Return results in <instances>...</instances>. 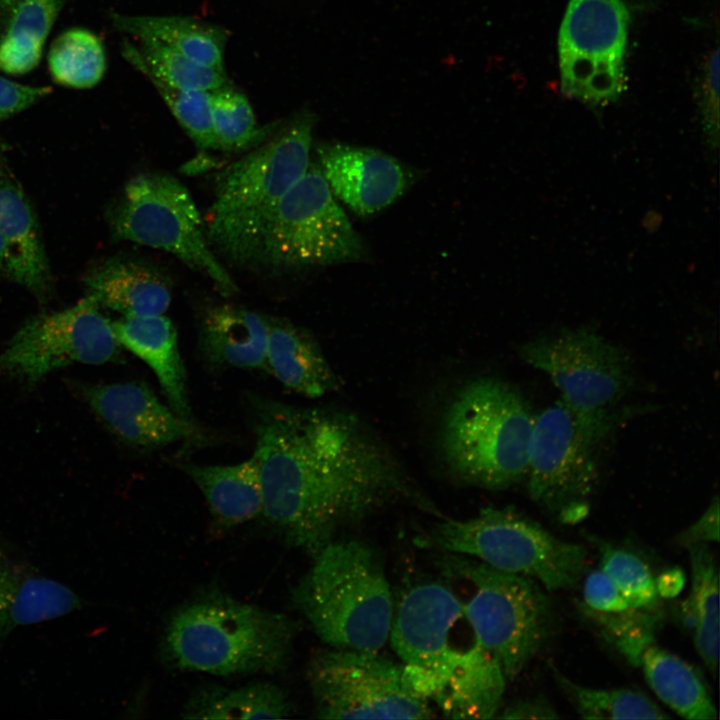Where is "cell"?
<instances>
[{
    "label": "cell",
    "instance_id": "obj_26",
    "mask_svg": "<svg viewBox=\"0 0 720 720\" xmlns=\"http://www.w3.org/2000/svg\"><path fill=\"white\" fill-rule=\"evenodd\" d=\"M65 0H0V70L23 75L39 63Z\"/></svg>",
    "mask_w": 720,
    "mask_h": 720
},
{
    "label": "cell",
    "instance_id": "obj_40",
    "mask_svg": "<svg viewBox=\"0 0 720 720\" xmlns=\"http://www.w3.org/2000/svg\"><path fill=\"white\" fill-rule=\"evenodd\" d=\"M52 92L49 86H30L0 76V121L19 113Z\"/></svg>",
    "mask_w": 720,
    "mask_h": 720
},
{
    "label": "cell",
    "instance_id": "obj_14",
    "mask_svg": "<svg viewBox=\"0 0 720 720\" xmlns=\"http://www.w3.org/2000/svg\"><path fill=\"white\" fill-rule=\"evenodd\" d=\"M596 444L561 400L535 416L525 476L532 499L552 512L578 513L597 481Z\"/></svg>",
    "mask_w": 720,
    "mask_h": 720
},
{
    "label": "cell",
    "instance_id": "obj_33",
    "mask_svg": "<svg viewBox=\"0 0 720 720\" xmlns=\"http://www.w3.org/2000/svg\"><path fill=\"white\" fill-rule=\"evenodd\" d=\"M555 678L577 712L585 719H668L669 715L649 697L631 689L583 687L557 670Z\"/></svg>",
    "mask_w": 720,
    "mask_h": 720
},
{
    "label": "cell",
    "instance_id": "obj_5",
    "mask_svg": "<svg viewBox=\"0 0 720 720\" xmlns=\"http://www.w3.org/2000/svg\"><path fill=\"white\" fill-rule=\"evenodd\" d=\"M535 416L509 384L479 378L457 394L442 430L444 456L464 481L504 489L525 478Z\"/></svg>",
    "mask_w": 720,
    "mask_h": 720
},
{
    "label": "cell",
    "instance_id": "obj_39",
    "mask_svg": "<svg viewBox=\"0 0 720 720\" xmlns=\"http://www.w3.org/2000/svg\"><path fill=\"white\" fill-rule=\"evenodd\" d=\"M603 613H615L630 608L612 580L602 571L591 572L584 584V604Z\"/></svg>",
    "mask_w": 720,
    "mask_h": 720
},
{
    "label": "cell",
    "instance_id": "obj_35",
    "mask_svg": "<svg viewBox=\"0 0 720 720\" xmlns=\"http://www.w3.org/2000/svg\"><path fill=\"white\" fill-rule=\"evenodd\" d=\"M601 570L612 580L632 608L652 609L658 600L656 580L650 568L635 554L599 545Z\"/></svg>",
    "mask_w": 720,
    "mask_h": 720
},
{
    "label": "cell",
    "instance_id": "obj_29",
    "mask_svg": "<svg viewBox=\"0 0 720 720\" xmlns=\"http://www.w3.org/2000/svg\"><path fill=\"white\" fill-rule=\"evenodd\" d=\"M640 664L653 692L678 715L690 720L717 719L706 686L681 658L651 644L643 651Z\"/></svg>",
    "mask_w": 720,
    "mask_h": 720
},
{
    "label": "cell",
    "instance_id": "obj_9",
    "mask_svg": "<svg viewBox=\"0 0 720 720\" xmlns=\"http://www.w3.org/2000/svg\"><path fill=\"white\" fill-rule=\"evenodd\" d=\"M111 225L116 238L171 253L209 277L224 295L237 291L211 249L192 196L171 175L144 173L132 178L112 212Z\"/></svg>",
    "mask_w": 720,
    "mask_h": 720
},
{
    "label": "cell",
    "instance_id": "obj_8",
    "mask_svg": "<svg viewBox=\"0 0 720 720\" xmlns=\"http://www.w3.org/2000/svg\"><path fill=\"white\" fill-rule=\"evenodd\" d=\"M520 355L551 379L561 401L598 444L631 384L624 352L592 330L574 329L529 341Z\"/></svg>",
    "mask_w": 720,
    "mask_h": 720
},
{
    "label": "cell",
    "instance_id": "obj_7",
    "mask_svg": "<svg viewBox=\"0 0 720 720\" xmlns=\"http://www.w3.org/2000/svg\"><path fill=\"white\" fill-rule=\"evenodd\" d=\"M444 568L465 578L475 594L463 604L475 643L494 656L507 680L517 677L549 639L552 606L534 579L451 553Z\"/></svg>",
    "mask_w": 720,
    "mask_h": 720
},
{
    "label": "cell",
    "instance_id": "obj_27",
    "mask_svg": "<svg viewBox=\"0 0 720 720\" xmlns=\"http://www.w3.org/2000/svg\"><path fill=\"white\" fill-rule=\"evenodd\" d=\"M112 25L137 40L153 39L209 67L225 70L228 32L220 26L184 16L111 13Z\"/></svg>",
    "mask_w": 720,
    "mask_h": 720
},
{
    "label": "cell",
    "instance_id": "obj_1",
    "mask_svg": "<svg viewBox=\"0 0 720 720\" xmlns=\"http://www.w3.org/2000/svg\"><path fill=\"white\" fill-rule=\"evenodd\" d=\"M261 514L286 544L314 557L343 528L387 505L434 512L392 452L352 414L253 401Z\"/></svg>",
    "mask_w": 720,
    "mask_h": 720
},
{
    "label": "cell",
    "instance_id": "obj_17",
    "mask_svg": "<svg viewBox=\"0 0 720 720\" xmlns=\"http://www.w3.org/2000/svg\"><path fill=\"white\" fill-rule=\"evenodd\" d=\"M83 393L110 431L131 446L158 448L196 433L194 422L177 415L143 383L91 385Z\"/></svg>",
    "mask_w": 720,
    "mask_h": 720
},
{
    "label": "cell",
    "instance_id": "obj_23",
    "mask_svg": "<svg viewBox=\"0 0 720 720\" xmlns=\"http://www.w3.org/2000/svg\"><path fill=\"white\" fill-rule=\"evenodd\" d=\"M266 316L221 304L209 308L201 321L199 346L217 367L266 369Z\"/></svg>",
    "mask_w": 720,
    "mask_h": 720
},
{
    "label": "cell",
    "instance_id": "obj_31",
    "mask_svg": "<svg viewBox=\"0 0 720 720\" xmlns=\"http://www.w3.org/2000/svg\"><path fill=\"white\" fill-rule=\"evenodd\" d=\"M125 42L122 52L144 76L182 90L210 93L230 81L225 70L209 67L153 39Z\"/></svg>",
    "mask_w": 720,
    "mask_h": 720
},
{
    "label": "cell",
    "instance_id": "obj_12",
    "mask_svg": "<svg viewBox=\"0 0 720 720\" xmlns=\"http://www.w3.org/2000/svg\"><path fill=\"white\" fill-rule=\"evenodd\" d=\"M629 11L624 0H569L558 39L561 91L592 107L626 87Z\"/></svg>",
    "mask_w": 720,
    "mask_h": 720
},
{
    "label": "cell",
    "instance_id": "obj_16",
    "mask_svg": "<svg viewBox=\"0 0 720 720\" xmlns=\"http://www.w3.org/2000/svg\"><path fill=\"white\" fill-rule=\"evenodd\" d=\"M319 168L331 192L361 216L386 208L411 182L408 169L379 150L341 143L316 148Z\"/></svg>",
    "mask_w": 720,
    "mask_h": 720
},
{
    "label": "cell",
    "instance_id": "obj_22",
    "mask_svg": "<svg viewBox=\"0 0 720 720\" xmlns=\"http://www.w3.org/2000/svg\"><path fill=\"white\" fill-rule=\"evenodd\" d=\"M84 282L99 305L123 317L161 315L172 293L168 278L151 265L133 260L109 259L88 273Z\"/></svg>",
    "mask_w": 720,
    "mask_h": 720
},
{
    "label": "cell",
    "instance_id": "obj_3",
    "mask_svg": "<svg viewBox=\"0 0 720 720\" xmlns=\"http://www.w3.org/2000/svg\"><path fill=\"white\" fill-rule=\"evenodd\" d=\"M315 123L309 110L295 114L218 176L205 230L209 244L230 261H256L281 199L311 163Z\"/></svg>",
    "mask_w": 720,
    "mask_h": 720
},
{
    "label": "cell",
    "instance_id": "obj_41",
    "mask_svg": "<svg viewBox=\"0 0 720 720\" xmlns=\"http://www.w3.org/2000/svg\"><path fill=\"white\" fill-rule=\"evenodd\" d=\"M719 541V502L714 497L704 513L678 537V543L689 547L699 543Z\"/></svg>",
    "mask_w": 720,
    "mask_h": 720
},
{
    "label": "cell",
    "instance_id": "obj_15",
    "mask_svg": "<svg viewBox=\"0 0 720 720\" xmlns=\"http://www.w3.org/2000/svg\"><path fill=\"white\" fill-rule=\"evenodd\" d=\"M403 673L418 695L453 719L495 717L507 680L497 659L477 643L465 650L452 647L429 667L403 666Z\"/></svg>",
    "mask_w": 720,
    "mask_h": 720
},
{
    "label": "cell",
    "instance_id": "obj_34",
    "mask_svg": "<svg viewBox=\"0 0 720 720\" xmlns=\"http://www.w3.org/2000/svg\"><path fill=\"white\" fill-rule=\"evenodd\" d=\"M211 121L218 149L241 150L265 140L276 125L259 127L248 98L231 82L209 93Z\"/></svg>",
    "mask_w": 720,
    "mask_h": 720
},
{
    "label": "cell",
    "instance_id": "obj_24",
    "mask_svg": "<svg viewBox=\"0 0 720 720\" xmlns=\"http://www.w3.org/2000/svg\"><path fill=\"white\" fill-rule=\"evenodd\" d=\"M0 233L6 252L3 269L44 297L50 276L36 218L22 189L6 179L0 180Z\"/></svg>",
    "mask_w": 720,
    "mask_h": 720
},
{
    "label": "cell",
    "instance_id": "obj_4",
    "mask_svg": "<svg viewBox=\"0 0 720 720\" xmlns=\"http://www.w3.org/2000/svg\"><path fill=\"white\" fill-rule=\"evenodd\" d=\"M292 590L295 607L333 648L379 651L389 639L393 605L383 564L369 545L334 540Z\"/></svg>",
    "mask_w": 720,
    "mask_h": 720
},
{
    "label": "cell",
    "instance_id": "obj_19",
    "mask_svg": "<svg viewBox=\"0 0 720 720\" xmlns=\"http://www.w3.org/2000/svg\"><path fill=\"white\" fill-rule=\"evenodd\" d=\"M84 605L71 588L44 575L0 538V644L21 626L56 619Z\"/></svg>",
    "mask_w": 720,
    "mask_h": 720
},
{
    "label": "cell",
    "instance_id": "obj_42",
    "mask_svg": "<svg viewBox=\"0 0 720 720\" xmlns=\"http://www.w3.org/2000/svg\"><path fill=\"white\" fill-rule=\"evenodd\" d=\"M498 718L506 719H555L557 711L543 697L519 700L506 707Z\"/></svg>",
    "mask_w": 720,
    "mask_h": 720
},
{
    "label": "cell",
    "instance_id": "obj_10",
    "mask_svg": "<svg viewBox=\"0 0 720 720\" xmlns=\"http://www.w3.org/2000/svg\"><path fill=\"white\" fill-rule=\"evenodd\" d=\"M362 241L315 163L281 199L256 260L273 269L355 261Z\"/></svg>",
    "mask_w": 720,
    "mask_h": 720
},
{
    "label": "cell",
    "instance_id": "obj_36",
    "mask_svg": "<svg viewBox=\"0 0 720 720\" xmlns=\"http://www.w3.org/2000/svg\"><path fill=\"white\" fill-rule=\"evenodd\" d=\"M583 612L597 623L617 649L633 664H640L645 648L652 644L657 615L632 608L621 612L603 613L585 605Z\"/></svg>",
    "mask_w": 720,
    "mask_h": 720
},
{
    "label": "cell",
    "instance_id": "obj_44",
    "mask_svg": "<svg viewBox=\"0 0 720 720\" xmlns=\"http://www.w3.org/2000/svg\"><path fill=\"white\" fill-rule=\"evenodd\" d=\"M5 256H6L5 243H4V240H3L2 235H1V233H0V269H3V268H4Z\"/></svg>",
    "mask_w": 720,
    "mask_h": 720
},
{
    "label": "cell",
    "instance_id": "obj_2",
    "mask_svg": "<svg viewBox=\"0 0 720 720\" xmlns=\"http://www.w3.org/2000/svg\"><path fill=\"white\" fill-rule=\"evenodd\" d=\"M297 629L288 616L206 592L178 608L165 630L163 652L174 668L216 676L280 672Z\"/></svg>",
    "mask_w": 720,
    "mask_h": 720
},
{
    "label": "cell",
    "instance_id": "obj_30",
    "mask_svg": "<svg viewBox=\"0 0 720 720\" xmlns=\"http://www.w3.org/2000/svg\"><path fill=\"white\" fill-rule=\"evenodd\" d=\"M689 550L692 589L688 611L693 619L696 650L706 667L717 672L719 660V573L708 544L699 543Z\"/></svg>",
    "mask_w": 720,
    "mask_h": 720
},
{
    "label": "cell",
    "instance_id": "obj_43",
    "mask_svg": "<svg viewBox=\"0 0 720 720\" xmlns=\"http://www.w3.org/2000/svg\"><path fill=\"white\" fill-rule=\"evenodd\" d=\"M655 580L658 594L664 597L676 596L685 583L684 574L679 569L669 570Z\"/></svg>",
    "mask_w": 720,
    "mask_h": 720
},
{
    "label": "cell",
    "instance_id": "obj_25",
    "mask_svg": "<svg viewBox=\"0 0 720 720\" xmlns=\"http://www.w3.org/2000/svg\"><path fill=\"white\" fill-rule=\"evenodd\" d=\"M183 470L201 491L217 526L231 528L261 514V487L253 456L232 465L185 463Z\"/></svg>",
    "mask_w": 720,
    "mask_h": 720
},
{
    "label": "cell",
    "instance_id": "obj_6",
    "mask_svg": "<svg viewBox=\"0 0 720 720\" xmlns=\"http://www.w3.org/2000/svg\"><path fill=\"white\" fill-rule=\"evenodd\" d=\"M423 543L536 579L549 591L573 588L587 567L583 546L557 538L512 509L487 507L465 520L447 519Z\"/></svg>",
    "mask_w": 720,
    "mask_h": 720
},
{
    "label": "cell",
    "instance_id": "obj_32",
    "mask_svg": "<svg viewBox=\"0 0 720 720\" xmlns=\"http://www.w3.org/2000/svg\"><path fill=\"white\" fill-rule=\"evenodd\" d=\"M48 66L55 82L84 89L103 78L107 61L102 41L89 30L71 28L51 44Z\"/></svg>",
    "mask_w": 720,
    "mask_h": 720
},
{
    "label": "cell",
    "instance_id": "obj_21",
    "mask_svg": "<svg viewBox=\"0 0 720 720\" xmlns=\"http://www.w3.org/2000/svg\"><path fill=\"white\" fill-rule=\"evenodd\" d=\"M112 326L120 345L152 369L169 407L183 419L193 422L185 368L172 321L164 314L123 317Z\"/></svg>",
    "mask_w": 720,
    "mask_h": 720
},
{
    "label": "cell",
    "instance_id": "obj_28",
    "mask_svg": "<svg viewBox=\"0 0 720 720\" xmlns=\"http://www.w3.org/2000/svg\"><path fill=\"white\" fill-rule=\"evenodd\" d=\"M294 712L286 693L271 683L238 688L209 685L198 689L184 706V719H281Z\"/></svg>",
    "mask_w": 720,
    "mask_h": 720
},
{
    "label": "cell",
    "instance_id": "obj_18",
    "mask_svg": "<svg viewBox=\"0 0 720 720\" xmlns=\"http://www.w3.org/2000/svg\"><path fill=\"white\" fill-rule=\"evenodd\" d=\"M462 616L463 603L446 586L427 582L410 588L398 605L389 634L403 666L423 668L442 659L452 648L449 636Z\"/></svg>",
    "mask_w": 720,
    "mask_h": 720
},
{
    "label": "cell",
    "instance_id": "obj_20",
    "mask_svg": "<svg viewBox=\"0 0 720 720\" xmlns=\"http://www.w3.org/2000/svg\"><path fill=\"white\" fill-rule=\"evenodd\" d=\"M266 321V370L281 384L309 398L338 388V376L309 331L279 317Z\"/></svg>",
    "mask_w": 720,
    "mask_h": 720
},
{
    "label": "cell",
    "instance_id": "obj_13",
    "mask_svg": "<svg viewBox=\"0 0 720 720\" xmlns=\"http://www.w3.org/2000/svg\"><path fill=\"white\" fill-rule=\"evenodd\" d=\"M120 346L112 323L88 295L73 307L27 320L0 354V378L34 385L53 370L73 363L118 361Z\"/></svg>",
    "mask_w": 720,
    "mask_h": 720
},
{
    "label": "cell",
    "instance_id": "obj_11",
    "mask_svg": "<svg viewBox=\"0 0 720 720\" xmlns=\"http://www.w3.org/2000/svg\"><path fill=\"white\" fill-rule=\"evenodd\" d=\"M307 677L322 719H428L429 701L404 677L403 666L378 651L331 648L312 656Z\"/></svg>",
    "mask_w": 720,
    "mask_h": 720
},
{
    "label": "cell",
    "instance_id": "obj_37",
    "mask_svg": "<svg viewBox=\"0 0 720 720\" xmlns=\"http://www.w3.org/2000/svg\"><path fill=\"white\" fill-rule=\"evenodd\" d=\"M155 87L180 126L202 149H218L213 133L209 93L171 87L145 76Z\"/></svg>",
    "mask_w": 720,
    "mask_h": 720
},
{
    "label": "cell",
    "instance_id": "obj_38",
    "mask_svg": "<svg viewBox=\"0 0 720 720\" xmlns=\"http://www.w3.org/2000/svg\"><path fill=\"white\" fill-rule=\"evenodd\" d=\"M719 48L705 59L700 73L698 100L708 140L716 145L719 134Z\"/></svg>",
    "mask_w": 720,
    "mask_h": 720
}]
</instances>
